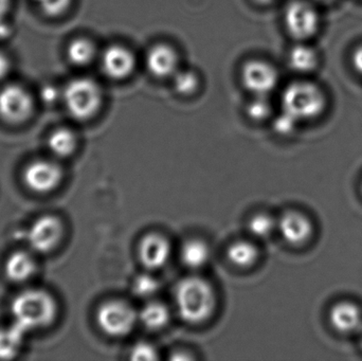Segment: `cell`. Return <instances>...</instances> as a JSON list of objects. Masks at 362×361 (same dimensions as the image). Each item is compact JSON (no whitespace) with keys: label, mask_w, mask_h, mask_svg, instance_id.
<instances>
[{"label":"cell","mask_w":362,"mask_h":361,"mask_svg":"<svg viewBox=\"0 0 362 361\" xmlns=\"http://www.w3.org/2000/svg\"><path fill=\"white\" fill-rule=\"evenodd\" d=\"M174 302L181 320L197 326L214 315L217 295L210 282L197 276H189L176 284Z\"/></svg>","instance_id":"cell-1"},{"label":"cell","mask_w":362,"mask_h":361,"mask_svg":"<svg viewBox=\"0 0 362 361\" xmlns=\"http://www.w3.org/2000/svg\"><path fill=\"white\" fill-rule=\"evenodd\" d=\"M11 314L13 322L27 333L48 328L57 317V301L46 290H25L13 299Z\"/></svg>","instance_id":"cell-2"},{"label":"cell","mask_w":362,"mask_h":361,"mask_svg":"<svg viewBox=\"0 0 362 361\" xmlns=\"http://www.w3.org/2000/svg\"><path fill=\"white\" fill-rule=\"evenodd\" d=\"M283 112L300 122L312 120L325 112L327 97L314 83L300 81L291 83L282 95Z\"/></svg>","instance_id":"cell-3"},{"label":"cell","mask_w":362,"mask_h":361,"mask_svg":"<svg viewBox=\"0 0 362 361\" xmlns=\"http://www.w3.org/2000/svg\"><path fill=\"white\" fill-rule=\"evenodd\" d=\"M95 321L100 330L110 337L121 338L131 334L138 322V311L123 299H112L97 309Z\"/></svg>","instance_id":"cell-4"},{"label":"cell","mask_w":362,"mask_h":361,"mask_svg":"<svg viewBox=\"0 0 362 361\" xmlns=\"http://www.w3.org/2000/svg\"><path fill=\"white\" fill-rule=\"evenodd\" d=\"M64 100L72 118L78 121L89 120L101 107V88L90 78H76L66 87Z\"/></svg>","instance_id":"cell-5"},{"label":"cell","mask_w":362,"mask_h":361,"mask_svg":"<svg viewBox=\"0 0 362 361\" xmlns=\"http://www.w3.org/2000/svg\"><path fill=\"white\" fill-rule=\"evenodd\" d=\"M285 25L291 37L305 42L314 37L320 28V16L314 4L305 0H293L284 14Z\"/></svg>","instance_id":"cell-6"},{"label":"cell","mask_w":362,"mask_h":361,"mask_svg":"<svg viewBox=\"0 0 362 361\" xmlns=\"http://www.w3.org/2000/svg\"><path fill=\"white\" fill-rule=\"evenodd\" d=\"M64 172L52 159H37L23 170V179L30 191L38 194L52 192L61 184Z\"/></svg>","instance_id":"cell-7"},{"label":"cell","mask_w":362,"mask_h":361,"mask_svg":"<svg viewBox=\"0 0 362 361\" xmlns=\"http://www.w3.org/2000/svg\"><path fill=\"white\" fill-rule=\"evenodd\" d=\"M31 95L23 87L8 85L0 91V118L10 124L25 122L33 112Z\"/></svg>","instance_id":"cell-8"},{"label":"cell","mask_w":362,"mask_h":361,"mask_svg":"<svg viewBox=\"0 0 362 361\" xmlns=\"http://www.w3.org/2000/svg\"><path fill=\"white\" fill-rule=\"evenodd\" d=\"M63 235V223L59 218L42 215L30 227L28 242L36 254H48L59 245Z\"/></svg>","instance_id":"cell-9"},{"label":"cell","mask_w":362,"mask_h":361,"mask_svg":"<svg viewBox=\"0 0 362 361\" xmlns=\"http://www.w3.org/2000/svg\"><path fill=\"white\" fill-rule=\"evenodd\" d=\"M171 254V242L163 233H146L138 245V258L142 266L148 271L165 267L169 263Z\"/></svg>","instance_id":"cell-10"},{"label":"cell","mask_w":362,"mask_h":361,"mask_svg":"<svg viewBox=\"0 0 362 361\" xmlns=\"http://www.w3.org/2000/svg\"><path fill=\"white\" fill-rule=\"evenodd\" d=\"M278 80L276 70L265 61H248L243 68V84L255 95H266L274 90Z\"/></svg>","instance_id":"cell-11"},{"label":"cell","mask_w":362,"mask_h":361,"mask_svg":"<svg viewBox=\"0 0 362 361\" xmlns=\"http://www.w3.org/2000/svg\"><path fill=\"white\" fill-rule=\"evenodd\" d=\"M276 231L289 245L300 246L312 237L313 224L301 212L287 211L278 218Z\"/></svg>","instance_id":"cell-12"},{"label":"cell","mask_w":362,"mask_h":361,"mask_svg":"<svg viewBox=\"0 0 362 361\" xmlns=\"http://www.w3.org/2000/svg\"><path fill=\"white\" fill-rule=\"evenodd\" d=\"M136 59L133 53L125 47L114 45L108 47L102 55L104 73L112 80H123L133 73Z\"/></svg>","instance_id":"cell-13"},{"label":"cell","mask_w":362,"mask_h":361,"mask_svg":"<svg viewBox=\"0 0 362 361\" xmlns=\"http://www.w3.org/2000/svg\"><path fill=\"white\" fill-rule=\"evenodd\" d=\"M178 57L168 45H157L146 55V67L156 78H168L177 72Z\"/></svg>","instance_id":"cell-14"},{"label":"cell","mask_w":362,"mask_h":361,"mask_svg":"<svg viewBox=\"0 0 362 361\" xmlns=\"http://www.w3.org/2000/svg\"><path fill=\"white\" fill-rule=\"evenodd\" d=\"M37 265L33 254L23 250L13 252L4 263L6 277L14 283H23L31 279Z\"/></svg>","instance_id":"cell-15"},{"label":"cell","mask_w":362,"mask_h":361,"mask_svg":"<svg viewBox=\"0 0 362 361\" xmlns=\"http://www.w3.org/2000/svg\"><path fill=\"white\" fill-rule=\"evenodd\" d=\"M212 250L204 239L192 237L181 245L180 258L183 266L191 271L204 268L210 262Z\"/></svg>","instance_id":"cell-16"},{"label":"cell","mask_w":362,"mask_h":361,"mask_svg":"<svg viewBox=\"0 0 362 361\" xmlns=\"http://www.w3.org/2000/svg\"><path fill=\"white\" fill-rule=\"evenodd\" d=\"M329 321L338 332L353 333L361 326V311L354 303L340 302L331 309Z\"/></svg>","instance_id":"cell-17"},{"label":"cell","mask_w":362,"mask_h":361,"mask_svg":"<svg viewBox=\"0 0 362 361\" xmlns=\"http://www.w3.org/2000/svg\"><path fill=\"white\" fill-rule=\"evenodd\" d=\"M171 321V311L161 301L151 299L140 311H138V322L146 330L157 332L163 330Z\"/></svg>","instance_id":"cell-18"},{"label":"cell","mask_w":362,"mask_h":361,"mask_svg":"<svg viewBox=\"0 0 362 361\" xmlns=\"http://www.w3.org/2000/svg\"><path fill=\"white\" fill-rule=\"evenodd\" d=\"M226 256L236 268L248 269L259 261V250L253 242L238 239L228 246Z\"/></svg>","instance_id":"cell-19"},{"label":"cell","mask_w":362,"mask_h":361,"mask_svg":"<svg viewBox=\"0 0 362 361\" xmlns=\"http://www.w3.org/2000/svg\"><path fill=\"white\" fill-rule=\"evenodd\" d=\"M27 332L13 322L0 329V360H10L21 353Z\"/></svg>","instance_id":"cell-20"},{"label":"cell","mask_w":362,"mask_h":361,"mask_svg":"<svg viewBox=\"0 0 362 361\" xmlns=\"http://www.w3.org/2000/svg\"><path fill=\"white\" fill-rule=\"evenodd\" d=\"M47 146L54 158H67L76 152L78 138L71 129H57L49 136Z\"/></svg>","instance_id":"cell-21"},{"label":"cell","mask_w":362,"mask_h":361,"mask_svg":"<svg viewBox=\"0 0 362 361\" xmlns=\"http://www.w3.org/2000/svg\"><path fill=\"white\" fill-rule=\"evenodd\" d=\"M291 69L299 73H310L319 66V55L313 47L306 44H298L291 48L288 55Z\"/></svg>","instance_id":"cell-22"},{"label":"cell","mask_w":362,"mask_h":361,"mask_svg":"<svg viewBox=\"0 0 362 361\" xmlns=\"http://www.w3.org/2000/svg\"><path fill=\"white\" fill-rule=\"evenodd\" d=\"M278 228V218L266 212H259L249 218L247 230L255 239H269Z\"/></svg>","instance_id":"cell-23"},{"label":"cell","mask_w":362,"mask_h":361,"mask_svg":"<svg viewBox=\"0 0 362 361\" xmlns=\"http://www.w3.org/2000/svg\"><path fill=\"white\" fill-rule=\"evenodd\" d=\"M161 290V282L151 273H144L134 278L132 282V292L134 296L141 299L154 298Z\"/></svg>","instance_id":"cell-24"},{"label":"cell","mask_w":362,"mask_h":361,"mask_svg":"<svg viewBox=\"0 0 362 361\" xmlns=\"http://www.w3.org/2000/svg\"><path fill=\"white\" fill-rule=\"evenodd\" d=\"M69 61L76 66L88 65L95 55V48L90 40L78 38L70 42L67 49Z\"/></svg>","instance_id":"cell-25"},{"label":"cell","mask_w":362,"mask_h":361,"mask_svg":"<svg viewBox=\"0 0 362 361\" xmlns=\"http://www.w3.org/2000/svg\"><path fill=\"white\" fill-rule=\"evenodd\" d=\"M174 78V87L178 93L182 95H192L198 87V78L193 71L183 70L176 72Z\"/></svg>","instance_id":"cell-26"},{"label":"cell","mask_w":362,"mask_h":361,"mask_svg":"<svg viewBox=\"0 0 362 361\" xmlns=\"http://www.w3.org/2000/svg\"><path fill=\"white\" fill-rule=\"evenodd\" d=\"M247 114L255 121L265 120L272 114V106L265 95H257L247 106Z\"/></svg>","instance_id":"cell-27"},{"label":"cell","mask_w":362,"mask_h":361,"mask_svg":"<svg viewBox=\"0 0 362 361\" xmlns=\"http://www.w3.org/2000/svg\"><path fill=\"white\" fill-rule=\"evenodd\" d=\"M129 358L133 360H159L158 349L148 341H139L129 351Z\"/></svg>","instance_id":"cell-28"},{"label":"cell","mask_w":362,"mask_h":361,"mask_svg":"<svg viewBox=\"0 0 362 361\" xmlns=\"http://www.w3.org/2000/svg\"><path fill=\"white\" fill-rule=\"evenodd\" d=\"M49 16H59L64 14L71 4V0H34Z\"/></svg>","instance_id":"cell-29"},{"label":"cell","mask_w":362,"mask_h":361,"mask_svg":"<svg viewBox=\"0 0 362 361\" xmlns=\"http://www.w3.org/2000/svg\"><path fill=\"white\" fill-rule=\"evenodd\" d=\"M297 123L298 121L296 119L287 114L286 112H283L274 120V131L278 134H281V135H288V134L293 133Z\"/></svg>","instance_id":"cell-30"},{"label":"cell","mask_w":362,"mask_h":361,"mask_svg":"<svg viewBox=\"0 0 362 361\" xmlns=\"http://www.w3.org/2000/svg\"><path fill=\"white\" fill-rule=\"evenodd\" d=\"M352 66L355 71L362 76V45L353 51Z\"/></svg>","instance_id":"cell-31"},{"label":"cell","mask_w":362,"mask_h":361,"mask_svg":"<svg viewBox=\"0 0 362 361\" xmlns=\"http://www.w3.org/2000/svg\"><path fill=\"white\" fill-rule=\"evenodd\" d=\"M8 70H10V61L4 53L0 52V80L8 73Z\"/></svg>","instance_id":"cell-32"},{"label":"cell","mask_w":362,"mask_h":361,"mask_svg":"<svg viewBox=\"0 0 362 361\" xmlns=\"http://www.w3.org/2000/svg\"><path fill=\"white\" fill-rule=\"evenodd\" d=\"M170 360H193V357H192L191 354L187 353V352H175V354H172L171 357H170Z\"/></svg>","instance_id":"cell-33"},{"label":"cell","mask_w":362,"mask_h":361,"mask_svg":"<svg viewBox=\"0 0 362 361\" xmlns=\"http://www.w3.org/2000/svg\"><path fill=\"white\" fill-rule=\"evenodd\" d=\"M10 8V0H0V23L4 20Z\"/></svg>","instance_id":"cell-34"},{"label":"cell","mask_w":362,"mask_h":361,"mask_svg":"<svg viewBox=\"0 0 362 361\" xmlns=\"http://www.w3.org/2000/svg\"><path fill=\"white\" fill-rule=\"evenodd\" d=\"M255 1L261 4H272V1H274V0H255Z\"/></svg>","instance_id":"cell-35"},{"label":"cell","mask_w":362,"mask_h":361,"mask_svg":"<svg viewBox=\"0 0 362 361\" xmlns=\"http://www.w3.org/2000/svg\"><path fill=\"white\" fill-rule=\"evenodd\" d=\"M315 1L319 2V4H332V2L336 1V0H315Z\"/></svg>","instance_id":"cell-36"},{"label":"cell","mask_w":362,"mask_h":361,"mask_svg":"<svg viewBox=\"0 0 362 361\" xmlns=\"http://www.w3.org/2000/svg\"><path fill=\"white\" fill-rule=\"evenodd\" d=\"M361 345H362V338H361Z\"/></svg>","instance_id":"cell-37"}]
</instances>
